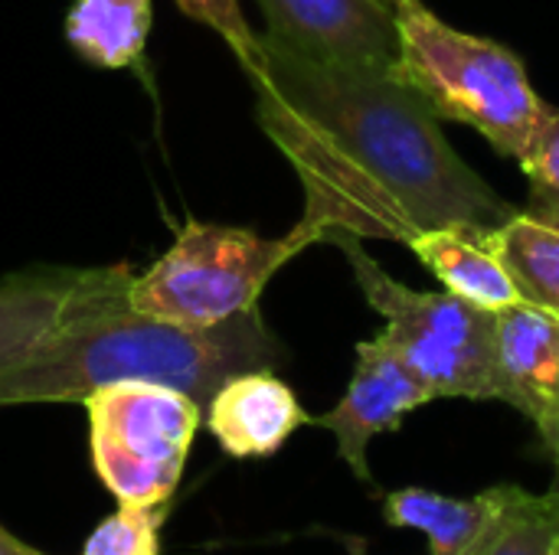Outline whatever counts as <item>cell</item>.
<instances>
[{
    "instance_id": "22",
    "label": "cell",
    "mask_w": 559,
    "mask_h": 555,
    "mask_svg": "<svg viewBox=\"0 0 559 555\" xmlns=\"http://www.w3.org/2000/svg\"><path fill=\"white\" fill-rule=\"evenodd\" d=\"M557 494H559V481H557Z\"/></svg>"
},
{
    "instance_id": "21",
    "label": "cell",
    "mask_w": 559,
    "mask_h": 555,
    "mask_svg": "<svg viewBox=\"0 0 559 555\" xmlns=\"http://www.w3.org/2000/svg\"><path fill=\"white\" fill-rule=\"evenodd\" d=\"M550 455H554V464H557V471H559V438H557V445L550 448Z\"/></svg>"
},
{
    "instance_id": "5",
    "label": "cell",
    "mask_w": 559,
    "mask_h": 555,
    "mask_svg": "<svg viewBox=\"0 0 559 555\" xmlns=\"http://www.w3.org/2000/svg\"><path fill=\"white\" fill-rule=\"evenodd\" d=\"M337 245L367 304L386 317L383 337L403 353L436 399H498L495 386V314L452 291H416L396 281L354 236Z\"/></svg>"
},
{
    "instance_id": "14",
    "label": "cell",
    "mask_w": 559,
    "mask_h": 555,
    "mask_svg": "<svg viewBox=\"0 0 559 555\" xmlns=\"http://www.w3.org/2000/svg\"><path fill=\"white\" fill-rule=\"evenodd\" d=\"M151 0H75L66 16L69 46L102 69H124L144 56Z\"/></svg>"
},
{
    "instance_id": "20",
    "label": "cell",
    "mask_w": 559,
    "mask_h": 555,
    "mask_svg": "<svg viewBox=\"0 0 559 555\" xmlns=\"http://www.w3.org/2000/svg\"><path fill=\"white\" fill-rule=\"evenodd\" d=\"M0 555H46V553H39V550H33V546L20 543L13 533H7V530L0 527Z\"/></svg>"
},
{
    "instance_id": "15",
    "label": "cell",
    "mask_w": 559,
    "mask_h": 555,
    "mask_svg": "<svg viewBox=\"0 0 559 555\" xmlns=\"http://www.w3.org/2000/svg\"><path fill=\"white\" fill-rule=\"evenodd\" d=\"M491 249L508 268L521 301L559 314V229L531 216L514 213L508 222L488 232Z\"/></svg>"
},
{
    "instance_id": "12",
    "label": "cell",
    "mask_w": 559,
    "mask_h": 555,
    "mask_svg": "<svg viewBox=\"0 0 559 555\" xmlns=\"http://www.w3.org/2000/svg\"><path fill=\"white\" fill-rule=\"evenodd\" d=\"M518 484H498L475 497H445L426 487H400L383 500V520L429 536L432 555H475L511 507Z\"/></svg>"
},
{
    "instance_id": "19",
    "label": "cell",
    "mask_w": 559,
    "mask_h": 555,
    "mask_svg": "<svg viewBox=\"0 0 559 555\" xmlns=\"http://www.w3.org/2000/svg\"><path fill=\"white\" fill-rule=\"evenodd\" d=\"M177 7L187 16L216 29L223 43L233 49V56L239 59V65L246 69V75H252L262 65V36L249 29L239 0H177Z\"/></svg>"
},
{
    "instance_id": "4",
    "label": "cell",
    "mask_w": 559,
    "mask_h": 555,
    "mask_svg": "<svg viewBox=\"0 0 559 555\" xmlns=\"http://www.w3.org/2000/svg\"><path fill=\"white\" fill-rule=\"evenodd\" d=\"M311 242L292 229L282 239H262L249 229L190 219L174 245L131 278L128 307L183 327H213L259 304L272 275Z\"/></svg>"
},
{
    "instance_id": "16",
    "label": "cell",
    "mask_w": 559,
    "mask_h": 555,
    "mask_svg": "<svg viewBox=\"0 0 559 555\" xmlns=\"http://www.w3.org/2000/svg\"><path fill=\"white\" fill-rule=\"evenodd\" d=\"M475 555H559V494H527L518 487L511 507Z\"/></svg>"
},
{
    "instance_id": "18",
    "label": "cell",
    "mask_w": 559,
    "mask_h": 555,
    "mask_svg": "<svg viewBox=\"0 0 559 555\" xmlns=\"http://www.w3.org/2000/svg\"><path fill=\"white\" fill-rule=\"evenodd\" d=\"M531 180V216L559 229V111L554 108L534 147L521 160Z\"/></svg>"
},
{
    "instance_id": "11",
    "label": "cell",
    "mask_w": 559,
    "mask_h": 555,
    "mask_svg": "<svg viewBox=\"0 0 559 555\" xmlns=\"http://www.w3.org/2000/svg\"><path fill=\"white\" fill-rule=\"evenodd\" d=\"M301 425H311V415L272 370L239 373L206 402L210 435L226 455L242 461L275 455Z\"/></svg>"
},
{
    "instance_id": "3",
    "label": "cell",
    "mask_w": 559,
    "mask_h": 555,
    "mask_svg": "<svg viewBox=\"0 0 559 555\" xmlns=\"http://www.w3.org/2000/svg\"><path fill=\"white\" fill-rule=\"evenodd\" d=\"M400 7V75L439 118L481 131L518 164L550 118V105L531 85L524 62L501 43L455 29L423 0Z\"/></svg>"
},
{
    "instance_id": "10",
    "label": "cell",
    "mask_w": 559,
    "mask_h": 555,
    "mask_svg": "<svg viewBox=\"0 0 559 555\" xmlns=\"http://www.w3.org/2000/svg\"><path fill=\"white\" fill-rule=\"evenodd\" d=\"M498 399L524 412L547 448L559 438V314L518 301L495 314Z\"/></svg>"
},
{
    "instance_id": "1",
    "label": "cell",
    "mask_w": 559,
    "mask_h": 555,
    "mask_svg": "<svg viewBox=\"0 0 559 555\" xmlns=\"http://www.w3.org/2000/svg\"><path fill=\"white\" fill-rule=\"evenodd\" d=\"M259 121L305 186L298 232L413 245L445 226L498 229L518 209L445 141L439 114L400 69L311 62L262 36L249 75Z\"/></svg>"
},
{
    "instance_id": "6",
    "label": "cell",
    "mask_w": 559,
    "mask_h": 555,
    "mask_svg": "<svg viewBox=\"0 0 559 555\" xmlns=\"http://www.w3.org/2000/svg\"><path fill=\"white\" fill-rule=\"evenodd\" d=\"M98 481L118 504H170L203 409L157 383H111L85 402Z\"/></svg>"
},
{
    "instance_id": "9",
    "label": "cell",
    "mask_w": 559,
    "mask_h": 555,
    "mask_svg": "<svg viewBox=\"0 0 559 555\" xmlns=\"http://www.w3.org/2000/svg\"><path fill=\"white\" fill-rule=\"evenodd\" d=\"M432 389L419 379V373L403 360V353L377 334L373 340H360L354 350V376L347 383V393L341 402L311 419V425L328 429L337 438L341 461L370 484V464L367 448L377 435L396 432L403 419L426 402H432Z\"/></svg>"
},
{
    "instance_id": "7",
    "label": "cell",
    "mask_w": 559,
    "mask_h": 555,
    "mask_svg": "<svg viewBox=\"0 0 559 555\" xmlns=\"http://www.w3.org/2000/svg\"><path fill=\"white\" fill-rule=\"evenodd\" d=\"M131 278L124 265H43L0 278V366L29 357L88 317L124 307Z\"/></svg>"
},
{
    "instance_id": "13",
    "label": "cell",
    "mask_w": 559,
    "mask_h": 555,
    "mask_svg": "<svg viewBox=\"0 0 559 555\" xmlns=\"http://www.w3.org/2000/svg\"><path fill=\"white\" fill-rule=\"evenodd\" d=\"M488 232L491 229L481 226H445L423 232L409 249L452 294L488 311H504L518 304L521 294L491 249Z\"/></svg>"
},
{
    "instance_id": "17",
    "label": "cell",
    "mask_w": 559,
    "mask_h": 555,
    "mask_svg": "<svg viewBox=\"0 0 559 555\" xmlns=\"http://www.w3.org/2000/svg\"><path fill=\"white\" fill-rule=\"evenodd\" d=\"M167 504H118L85 540L82 555H160V523Z\"/></svg>"
},
{
    "instance_id": "8",
    "label": "cell",
    "mask_w": 559,
    "mask_h": 555,
    "mask_svg": "<svg viewBox=\"0 0 559 555\" xmlns=\"http://www.w3.org/2000/svg\"><path fill=\"white\" fill-rule=\"evenodd\" d=\"M265 39L341 69H400L396 0H259Z\"/></svg>"
},
{
    "instance_id": "2",
    "label": "cell",
    "mask_w": 559,
    "mask_h": 555,
    "mask_svg": "<svg viewBox=\"0 0 559 555\" xmlns=\"http://www.w3.org/2000/svg\"><path fill=\"white\" fill-rule=\"evenodd\" d=\"M278 360L282 350L259 307L213 327H183L134 314L124 304L0 366V409L85 402L102 386L134 379L180 389L206 409L226 379L249 370H272Z\"/></svg>"
}]
</instances>
